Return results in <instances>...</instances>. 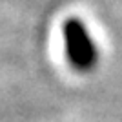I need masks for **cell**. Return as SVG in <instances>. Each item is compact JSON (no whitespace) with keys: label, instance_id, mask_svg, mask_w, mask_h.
Returning <instances> with one entry per match:
<instances>
[{"label":"cell","instance_id":"6da1fadb","mask_svg":"<svg viewBox=\"0 0 122 122\" xmlns=\"http://www.w3.org/2000/svg\"><path fill=\"white\" fill-rule=\"evenodd\" d=\"M67 60L78 71H89L98 60V51L87 33L86 25L76 18H69L62 27Z\"/></svg>","mask_w":122,"mask_h":122}]
</instances>
